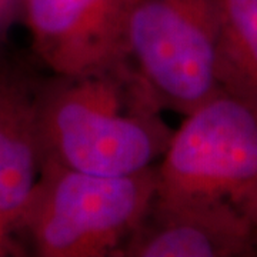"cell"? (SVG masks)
Listing matches in <instances>:
<instances>
[{
    "mask_svg": "<svg viewBox=\"0 0 257 257\" xmlns=\"http://www.w3.org/2000/svg\"><path fill=\"white\" fill-rule=\"evenodd\" d=\"M257 256L253 224L230 203L156 193L145 217L114 257Z\"/></svg>",
    "mask_w": 257,
    "mask_h": 257,
    "instance_id": "cell-6",
    "label": "cell"
},
{
    "mask_svg": "<svg viewBox=\"0 0 257 257\" xmlns=\"http://www.w3.org/2000/svg\"><path fill=\"white\" fill-rule=\"evenodd\" d=\"M18 251L19 247L16 244V240L13 239V236L8 231L6 226L3 224L2 217H0V257L18 254Z\"/></svg>",
    "mask_w": 257,
    "mask_h": 257,
    "instance_id": "cell-10",
    "label": "cell"
},
{
    "mask_svg": "<svg viewBox=\"0 0 257 257\" xmlns=\"http://www.w3.org/2000/svg\"><path fill=\"white\" fill-rule=\"evenodd\" d=\"M36 103L42 163L77 172L145 170L163 157L175 133L132 62L90 76L37 79Z\"/></svg>",
    "mask_w": 257,
    "mask_h": 257,
    "instance_id": "cell-1",
    "label": "cell"
},
{
    "mask_svg": "<svg viewBox=\"0 0 257 257\" xmlns=\"http://www.w3.org/2000/svg\"><path fill=\"white\" fill-rule=\"evenodd\" d=\"M184 117L157 165V194L224 200L257 233V106L221 90Z\"/></svg>",
    "mask_w": 257,
    "mask_h": 257,
    "instance_id": "cell-3",
    "label": "cell"
},
{
    "mask_svg": "<svg viewBox=\"0 0 257 257\" xmlns=\"http://www.w3.org/2000/svg\"><path fill=\"white\" fill-rule=\"evenodd\" d=\"M22 6L23 0H0V57L10 30L18 22H22Z\"/></svg>",
    "mask_w": 257,
    "mask_h": 257,
    "instance_id": "cell-9",
    "label": "cell"
},
{
    "mask_svg": "<svg viewBox=\"0 0 257 257\" xmlns=\"http://www.w3.org/2000/svg\"><path fill=\"white\" fill-rule=\"evenodd\" d=\"M219 9L221 90L257 106V0H219Z\"/></svg>",
    "mask_w": 257,
    "mask_h": 257,
    "instance_id": "cell-8",
    "label": "cell"
},
{
    "mask_svg": "<svg viewBox=\"0 0 257 257\" xmlns=\"http://www.w3.org/2000/svg\"><path fill=\"white\" fill-rule=\"evenodd\" d=\"M156 193L157 165L101 176L43 162L15 234H25L40 257H114Z\"/></svg>",
    "mask_w": 257,
    "mask_h": 257,
    "instance_id": "cell-2",
    "label": "cell"
},
{
    "mask_svg": "<svg viewBox=\"0 0 257 257\" xmlns=\"http://www.w3.org/2000/svg\"><path fill=\"white\" fill-rule=\"evenodd\" d=\"M36 86L37 79L0 57V217L13 239L40 173Z\"/></svg>",
    "mask_w": 257,
    "mask_h": 257,
    "instance_id": "cell-7",
    "label": "cell"
},
{
    "mask_svg": "<svg viewBox=\"0 0 257 257\" xmlns=\"http://www.w3.org/2000/svg\"><path fill=\"white\" fill-rule=\"evenodd\" d=\"M132 0H23L39 59L60 77H82L130 63L126 35Z\"/></svg>",
    "mask_w": 257,
    "mask_h": 257,
    "instance_id": "cell-5",
    "label": "cell"
},
{
    "mask_svg": "<svg viewBox=\"0 0 257 257\" xmlns=\"http://www.w3.org/2000/svg\"><path fill=\"white\" fill-rule=\"evenodd\" d=\"M219 0H132L128 57L163 109L189 114L221 92Z\"/></svg>",
    "mask_w": 257,
    "mask_h": 257,
    "instance_id": "cell-4",
    "label": "cell"
}]
</instances>
